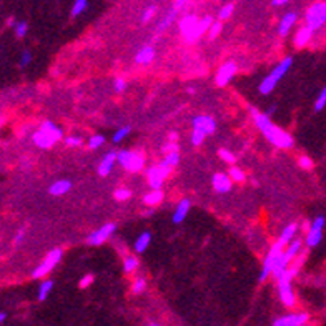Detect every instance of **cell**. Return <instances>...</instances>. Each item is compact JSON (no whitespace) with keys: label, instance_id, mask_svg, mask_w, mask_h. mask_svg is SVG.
I'll use <instances>...</instances> for the list:
<instances>
[{"label":"cell","instance_id":"cell-1","mask_svg":"<svg viewBox=\"0 0 326 326\" xmlns=\"http://www.w3.org/2000/svg\"><path fill=\"white\" fill-rule=\"evenodd\" d=\"M252 117H253L255 125H257V128L265 135V138L268 140L270 143H273L275 146H278V148H285V150L291 148V146L295 145V140H293L291 135L285 132V130L276 127L266 113H260L257 108H252Z\"/></svg>","mask_w":326,"mask_h":326},{"label":"cell","instance_id":"cell-2","mask_svg":"<svg viewBox=\"0 0 326 326\" xmlns=\"http://www.w3.org/2000/svg\"><path fill=\"white\" fill-rule=\"evenodd\" d=\"M211 25H213V19H211L210 15H206L205 19H198L197 15H185V17L178 22L180 32L187 42H195L197 39H200L205 32L210 30Z\"/></svg>","mask_w":326,"mask_h":326},{"label":"cell","instance_id":"cell-3","mask_svg":"<svg viewBox=\"0 0 326 326\" xmlns=\"http://www.w3.org/2000/svg\"><path fill=\"white\" fill-rule=\"evenodd\" d=\"M291 65H293V58L291 57H285L283 60H281L276 67L271 70V72L266 75V77L262 80V84L258 85V92L262 95H268L271 94L275 89H276V85H278V82L285 77V75L290 72V68H291Z\"/></svg>","mask_w":326,"mask_h":326},{"label":"cell","instance_id":"cell-4","mask_svg":"<svg viewBox=\"0 0 326 326\" xmlns=\"http://www.w3.org/2000/svg\"><path fill=\"white\" fill-rule=\"evenodd\" d=\"M296 273H298V266H293V268H288L285 271V275L278 278L280 300L286 308H293V306H295V303H296L295 291H293V286H291V280H293V276H295Z\"/></svg>","mask_w":326,"mask_h":326},{"label":"cell","instance_id":"cell-5","mask_svg":"<svg viewBox=\"0 0 326 326\" xmlns=\"http://www.w3.org/2000/svg\"><path fill=\"white\" fill-rule=\"evenodd\" d=\"M117 161L118 165H122L125 170L137 173L143 168L145 165V156L142 151H135V150H120L117 153Z\"/></svg>","mask_w":326,"mask_h":326},{"label":"cell","instance_id":"cell-6","mask_svg":"<svg viewBox=\"0 0 326 326\" xmlns=\"http://www.w3.org/2000/svg\"><path fill=\"white\" fill-rule=\"evenodd\" d=\"M63 252L60 248H53L52 252H48V255L45 257V260L37 266V268L32 271V278L39 280V278H45V276L50 273V271L55 268V266L60 263Z\"/></svg>","mask_w":326,"mask_h":326},{"label":"cell","instance_id":"cell-7","mask_svg":"<svg viewBox=\"0 0 326 326\" xmlns=\"http://www.w3.org/2000/svg\"><path fill=\"white\" fill-rule=\"evenodd\" d=\"M326 24V2H316L306 12V27L316 32Z\"/></svg>","mask_w":326,"mask_h":326},{"label":"cell","instance_id":"cell-8","mask_svg":"<svg viewBox=\"0 0 326 326\" xmlns=\"http://www.w3.org/2000/svg\"><path fill=\"white\" fill-rule=\"evenodd\" d=\"M324 216L318 215L316 218H313V221L308 226L306 231V238H305V244L308 248H316L323 240V230H324Z\"/></svg>","mask_w":326,"mask_h":326},{"label":"cell","instance_id":"cell-9","mask_svg":"<svg viewBox=\"0 0 326 326\" xmlns=\"http://www.w3.org/2000/svg\"><path fill=\"white\" fill-rule=\"evenodd\" d=\"M283 247H285V244H281L280 241H276V243L273 244V247H271V250L268 252V255H266V258H265V262H263L262 273H260V276H258L260 281H265V280L271 275V271H273V266H275V263H276V260L280 258L281 253H283Z\"/></svg>","mask_w":326,"mask_h":326},{"label":"cell","instance_id":"cell-10","mask_svg":"<svg viewBox=\"0 0 326 326\" xmlns=\"http://www.w3.org/2000/svg\"><path fill=\"white\" fill-rule=\"evenodd\" d=\"M115 230H117L115 223H107V225L100 226L99 230L92 231L89 235V238H87V241H89L92 247H99V244L105 243L108 238L113 235V231H115Z\"/></svg>","mask_w":326,"mask_h":326},{"label":"cell","instance_id":"cell-11","mask_svg":"<svg viewBox=\"0 0 326 326\" xmlns=\"http://www.w3.org/2000/svg\"><path fill=\"white\" fill-rule=\"evenodd\" d=\"M238 72V67H236V63L235 62H226L223 63L221 67L218 68V72H216L215 75V84L218 85V87H226L228 84L231 82V78L235 77Z\"/></svg>","mask_w":326,"mask_h":326},{"label":"cell","instance_id":"cell-12","mask_svg":"<svg viewBox=\"0 0 326 326\" xmlns=\"http://www.w3.org/2000/svg\"><path fill=\"white\" fill-rule=\"evenodd\" d=\"M170 173H172V170L163 168L160 165L148 168V172H146V178H148V185L151 187V190H161L163 182H165V178L170 175Z\"/></svg>","mask_w":326,"mask_h":326},{"label":"cell","instance_id":"cell-13","mask_svg":"<svg viewBox=\"0 0 326 326\" xmlns=\"http://www.w3.org/2000/svg\"><path fill=\"white\" fill-rule=\"evenodd\" d=\"M308 313H290L278 319H275L273 326H305L308 323Z\"/></svg>","mask_w":326,"mask_h":326},{"label":"cell","instance_id":"cell-14","mask_svg":"<svg viewBox=\"0 0 326 326\" xmlns=\"http://www.w3.org/2000/svg\"><path fill=\"white\" fill-rule=\"evenodd\" d=\"M192 127L197 130H202L205 135H211V133H215V130H216V122L210 115H197V117H193Z\"/></svg>","mask_w":326,"mask_h":326},{"label":"cell","instance_id":"cell-15","mask_svg":"<svg viewBox=\"0 0 326 326\" xmlns=\"http://www.w3.org/2000/svg\"><path fill=\"white\" fill-rule=\"evenodd\" d=\"M211 185H213L215 192L228 193V192H231L233 180L230 178V175H228V173H215L213 178H211Z\"/></svg>","mask_w":326,"mask_h":326},{"label":"cell","instance_id":"cell-16","mask_svg":"<svg viewBox=\"0 0 326 326\" xmlns=\"http://www.w3.org/2000/svg\"><path fill=\"white\" fill-rule=\"evenodd\" d=\"M117 161V153L115 151H108V153L103 156L100 160L99 167H97V172H99L100 177H108L113 170V165H115Z\"/></svg>","mask_w":326,"mask_h":326},{"label":"cell","instance_id":"cell-17","mask_svg":"<svg viewBox=\"0 0 326 326\" xmlns=\"http://www.w3.org/2000/svg\"><path fill=\"white\" fill-rule=\"evenodd\" d=\"M32 140H34V143L39 146V148H43V150L52 148V146L57 143V140L53 138L52 135H48L47 132H43V130H37V132L32 135Z\"/></svg>","mask_w":326,"mask_h":326},{"label":"cell","instance_id":"cell-18","mask_svg":"<svg viewBox=\"0 0 326 326\" xmlns=\"http://www.w3.org/2000/svg\"><path fill=\"white\" fill-rule=\"evenodd\" d=\"M190 200H187V198H183V200H180L178 202V205H177V208H175V211H173V216H172V221L175 225H178V223H182V221L187 218V215H188V211H190Z\"/></svg>","mask_w":326,"mask_h":326},{"label":"cell","instance_id":"cell-19","mask_svg":"<svg viewBox=\"0 0 326 326\" xmlns=\"http://www.w3.org/2000/svg\"><path fill=\"white\" fill-rule=\"evenodd\" d=\"M296 19H298V15L295 12H288L283 15V19L280 20V25H278V34L281 37H285L290 34V30L293 29V25L296 24Z\"/></svg>","mask_w":326,"mask_h":326},{"label":"cell","instance_id":"cell-20","mask_svg":"<svg viewBox=\"0 0 326 326\" xmlns=\"http://www.w3.org/2000/svg\"><path fill=\"white\" fill-rule=\"evenodd\" d=\"M153 58H155V48L150 47V45H145L137 52V55H135V62H137L138 65H148V63L153 62Z\"/></svg>","mask_w":326,"mask_h":326},{"label":"cell","instance_id":"cell-21","mask_svg":"<svg viewBox=\"0 0 326 326\" xmlns=\"http://www.w3.org/2000/svg\"><path fill=\"white\" fill-rule=\"evenodd\" d=\"M70 190H72V182L70 180H57L50 185L48 193H50L52 197H62V195L68 193Z\"/></svg>","mask_w":326,"mask_h":326},{"label":"cell","instance_id":"cell-22","mask_svg":"<svg viewBox=\"0 0 326 326\" xmlns=\"http://www.w3.org/2000/svg\"><path fill=\"white\" fill-rule=\"evenodd\" d=\"M311 37H313V30H309L308 27H301L300 30L296 32V35H295V47L296 48H303V47H306L309 40H311Z\"/></svg>","mask_w":326,"mask_h":326},{"label":"cell","instance_id":"cell-23","mask_svg":"<svg viewBox=\"0 0 326 326\" xmlns=\"http://www.w3.org/2000/svg\"><path fill=\"white\" fill-rule=\"evenodd\" d=\"M150 243H151V233L150 231H143V233H140V235L137 236L133 248H135V252H137L138 255L145 253L146 248L150 247Z\"/></svg>","mask_w":326,"mask_h":326},{"label":"cell","instance_id":"cell-24","mask_svg":"<svg viewBox=\"0 0 326 326\" xmlns=\"http://www.w3.org/2000/svg\"><path fill=\"white\" fill-rule=\"evenodd\" d=\"M298 231V225L296 223H290L283 228V231H281V235L278 238V241L281 244H290L293 240H295V235Z\"/></svg>","mask_w":326,"mask_h":326},{"label":"cell","instance_id":"cell-25","mask_svg":"<svg viewBox=\"0 0 326 326\" xmlns=\"http://www.w3.org/2000/svg\"><path fill=\"white\" fill-rule=\"evenodd\" d=\"M301 247H303V241L298 238V240H293L290 244H286V250H283V255L288 262H291L293 258H296L298 255L301 253Z\"/></svg>","mask_w":326,"mask_h":326},{"label":"cell","instance_id":"cell-26","mask_svg":"<svg viewBox=\"0 0 326 326\" xmlns=\"http://www.w3.org/2000/svg\"><path fill=\"white\" fill-rule=\"evenodd\" d=\"M40 130H43V132H47L48 135H52L53 138L57 140H62L63 138V133H62V130L57 127L55 123L53 122H50V120H45V122H42V125H40Z\"/></svg>","mask_w":326,"mask_h":326},{"label":"cell","instance_id":"cell-27","mask_svg":"<svg viewBox=\"0 0 326 326\" xmlns=\"http://www.w3.org/2000/svg\"><path fill=\"white\" fill-rule=\"evenodd\" d=\"M161 200H163V192H161V190H151L150 193L145 195L143 203L146 206H156V205L161 203Z\"/></svg>","mask_w":326,"mask_h":326},{"label":"cell","instance_id":"cell-28","mask_svg":"<svg viewBox=\"0 0 326 326\" xmlns=\"http://www.w3.org/2000/svg\"><path fill=\"white\" fill-rule=\"evenodd\" d=\"M178 163H180V153H178V151H172V153H167L165 155V158L161 160L160 167L170 168V170H173V167H177Z\"/></svg>","mask_w":326,"mask_h":326},{"label":"cell","instance_id":"cell-29","mask_svg":"<svg viewBox=\"0 0 326 326\" xmlns=\"http://www.w3.org/2000/svg\"><path fill=\"white\" fill-rule=\"evenodd\" d=\"M52 290H53V281L52 280H43L42 283L39 285V293H37L39 301H45Z\"/></svg>","mask_w":326,"mask_h":326},{"label":"cell","instance_id":"cell-30","mask_svg":"<svg viewBox=\"0 0 326 326\" xmlns=\"http://www.w3.org/2000/svg\"><path fill=\"white\" fill-rule=\"evenodd\" d=\"M140 266V260L137 257H127L123 260V271L125 273H133Z\"/></svg>","mask_w":326,"mask_h":326},{"label":"cell","instance_id":"cell-31","mask_svg":"<svg viewBox=\"0 0 326 326\" xmlns=\"http://www.w3.org/2000/svg\"><path fill=\"white\" fill-rule=\"evenodd\" d=\"M87 7H89V0H75L70 14H72V17H78L80 14L85 12Z\"/></svg>","mask_w":326,"mask_h":326},{"label":"cell","instance_id":"cell-32","mask_svg":"<svg viewBox=\"0 0 326 326\" xmlns=\"http://www.w3.org/2000/svg\"><path fill=\"white\" fill-rule=\"evenodd\" d=\"M177 14H178L177 10H173V9H172L170 12H168V15H167V17H165V19H163V20L160 22V25L156 27V32H158V34H160V32H163V30H165V29H168V27H170V24H172V22L175 20Z\"/></svg>","mask_w":326,"mask_h":326},{"label":"cell","instance_id":"cell-33","mask_svg":"<svg viewBox=\"0 0 326 326\" xmlns=\"http://www.w3.org/2000/svg\"><path fill=\"white\" fill-rule=\"evenodd\" d=\"M130 132H132V128H130V127H122V128H118L117 132L113 133L112 142H113V143H120V142H123V140L130 135Z\"/></svg>","mask_w":326,"mask_h":326},{"label":"cell","instance_id":"cell-34","mask_svg":"<svg viewBox=\"0 0 326 326\" xmlns=\"http://www.w3.org/2000/svg\"><path fill=\"white\" fill-rule=\"evenodd\" d=\"M326 107V87H323L321 92L318 94L316 100H314V112H321Z\"/></svg>","mask_w":326,"mask_h":326},{"label":"cell","instance_id":"cell-35","mask_svg":"<svg viewBox=\"0 0 326 326\" xmlns=\"http://www.w3.org/2000/svg\"><path fill=\"white\" fill-rule=\"evenodd\" d=\"M228 175H230V178L233 182H236V183H241L247 180V177H244V173L240 170L238 167H231L230 168V172H228Z\"/></svg>","mask_w":326,"mask_h":326},{"label":"cell","instance_id":"cell-36","mask_svg":"<svg viewBox=\"0 0 326 326\" xmlns=\"http://www.w3.org/2000/svg\"><path fill=\"white\" fill-rule=\"evenodd\" d=\"M233 10H235V5H233V4H226V5H223V7L220 9V12H218V19H220V20H226V19H230V17H231V14H233Z\"/></svg>","mask_w":326,"mask_h":326},{"label":"cell","instance_id":"cell-37","mask_svg":"<svg viewBox=\"0 0 326 326\" xmlns=\"http://www.w3.org/2000/svg\"><path fill=\"white\" fill-rule=\"evenodd\" d=\"M103 143H105V137H103V135H94V137L89 138V148L92 150L100 148Z\"/></svg>","mask_w":326,"mask_h":326},{"label":"cell","instance_id":"cell-38","mask_svg":"<svg viewBox=\"0 0 326 326\" xmlns=\"http://www.w3.org/2000/svg\"><path fill=\"white\" fill-rule=\"evenodd\" d=\"M205 137L206 135L202 132V130H197V128H193V132H192V145H195V146H198V145H202L203 142H205Z\"/></svg>","mask_w":326,"mask_h":326},{"label":"cell","instance_id":"cell-39","mask_svg":"<svg viewBox=\"0 0 326 326\" xmlns=\"http://www.w3.org/2000/svg\"><path fill=\"white\" fill-rule=\"evenodd\" d=\"M145 288H146L145 278H137L132 285V291H133V295H142V293L145 291Z\"/></svg>","mask_w":326,"mask_h":326},{"label":"cell","instance_id":"cell-40","mask_svg":"<svg viewBox=\"0 0 326 326\" xmlns=\"http://www.w3.org/2000/svg\"><path fill=\"white\" fill-rule=\"evenodd\" d=\"M14 30H15V35H17L19 39H24V37L27 35V32H29V25H27V22H17L14 27Z\"/></svg>","mask_w":326,"mask_h":326},{"label":"cell","instance_id":"cell-41","mask_svg":"<svg viewBox=\"0 0 326 326\" xmlns=\"http://www.w3.org/2000/svg\"><path fill=\"white\" fill-rule=\"evenodd\" d=\"M113 197H115V200H118V202H125V200H128L132 197V192H130L128 188H117Z\"/></svg>","mask_w":326,"mask_h":326},{"label":"cell","instance_id":"cell-42","mask_svg":"<svg viewBox=\"0 0 326 326\" xmlns=\"http://www.w3.org/2000/svg\"><path fill=\"white\" fill-rule=\"evenodd\" d=\"M218 155H220V158L223 160L225 163H230V165H233L235 163V155L231 153L230 150H226V148H221V150H218Z\"/></svg>","mask_w":326,"mask_h":326},{"label":"cell","instance_id":"cell-43","mask_svg":"<svg viewBox=\"0 0 326 326\" xmlns=\"http://www.w3.org/2000/svg\"><path fill=\"white\" fill-rule=\"evenodd\" d=\"M221 29H223V25H221V22H213V25L210 27V30H208V37L211 40L216 39V37L220 35V32Z\"/></svg>","mask_w":326,"mask_h":326},{"label":"cell","instance_id":"cell-44","mask_svg":"<svg viewBox=\"0 0 326 326\" xmlns=\"http://www.w3.org/2000/svg\"><path fill=\"white\" fill-rule=\"evenodd\" d=\"M94 280H95V276L92 275V273H87L85 276H82L80 281H78V286L82 288V290H85V288H89L92 283H94Z\"/></svg>","mask_w":326,"mask_h":326},{"label":"cell","instance_id":"cell-45","mask_svg":"<svg viewBox=\"0 0 326 326\" xmlns=\"http://www.w3.org/2000/svg\"><path fill=\"white\" fill-rule=\"evenodd\" d=\"M298 165H300L303 170H311L313 168V160L309 158V156H300V158H298Z\"/></svg>","mask_w":326,"mask_h":326},{"label":"cell","instance_id":"cell-46","mask_svg":"<svg viewBox=\"0 0 326 326\" xmlns=\"http://www.w3.org/2000/svg\"><path fill=\"white\" fill-rule=\"evenodd\" d=\"M155 12H156V7H155V5H150V7H146L145 12H143V15H142V22H143V24H146V22H150L151 17L155 15Z\"/></svg>","mask_w":326,"mask_h":326},{"label":"cell","instance_id":"cell-47","mask_svg":"<svg viewBox=\"0 0 326 326\" xmlns=\"http://www.w3.org/2000/svg\"><path fill=\"white\" fill-rule=\"evenodd\" d=\"M65 143H67L68 146H80L82 143H84V138L77 137V135H70V137L65 138Z\"/></svg>","mask_w":326,"mask_h":326},{"label":"cell","instance_id":"cell-48","mask_svg":"<svg viewBox=\"0 0 326 326\" xmlns=\"http://www.w3.org/2000/svg\"><path fill=\"white\" fill-rule=\"evenodd\" d=\"M30 62H32V53H30L29 50H25V52L20 55V67L25 68L27 65H30Z\"/></svg>","mask_w":326,"mask_h":326},{"label":"cell","instance_id":"cell-49","mask_svg":"<svg viewBox=\"0 0 326 326\" xmlns=\"http://www.w3.org/2000/svg\"><path fill=\"white\" fill-rule=\"evenodd\" d=\"M113 89H115V92H118V94H122V92L127 89V82H125L123 78H117L115 82H113Z\"/></svg>","mask_w":326,"mask_h":326},{"label":"cell","instance_id":"cell-50","mask_svg":"<svg viewBox=\"0 0 326 326\" xmlns=\"http://www.w3.org/2000/svg\"><path fill=\"white\" fill-rule=\"evenodd\" d=\"M188 0H175V5H173V10H177V12H180V10L185 7V4H187Z\"/></svg>","mask_w":326,"mask_h":326},{"label":"cell","instance_id":"cell-51","mask_svg":"<svg viewBox=\"0 0 326 326\" xmlns=\"http://www.w3.org/2000/svg\"><path fill=\"white\" fill-rule=\"evenodd\" d=\"M163 151H168V153H172V151H178V145L177 143H168L163 146Z\"/></svg>","mask_w":326,"mask_h":326},{"label":"cell","instance_id":"cell-52","mask_svg":"<svg viewBox=\"0 0 326 326\" xmlns=\"http://www.w3.org/2000/svg\"><path fill=\"white\" fill-rule=\"evenodd\" d=\"M24 238H25V231H24V230H20V231L17 233V235H15V240H14V241H15V244L22 243V240H24Z\"/></svg>","mask_w":326,"mask_h":326},{"label":"cell","instance_id":"cell-53","mask_svg":"<svg viewBox=\"0 0 326 326\" xmlns=\"http://www.w3.org/2000/svg\"><path fill=\"white\" fill-rule=\"evenodd\" d=\"M288 2H290V0H271V4H273L275 7H280V5H285Z\"/></svg>","mask_w":326,"mask_h":326},{"label":"cell","instance_id":"cell-54","mask_svg":"<svg viewBox=\"0 0 326 326\" xmlns=\"http://www.w3.org/2000/svg\"><path fill=\"white\" fill-rule=\"evenodd\" d=\"M275 110H276V107H275V105H273V107H270L268 110H266V115L271 117V115H273V113H275Z\"/></svg>","mask_w":326,"mask_h":326},{"label":"cell","instance_id":"cell-55","mask_svg":"<svg viewBox=\"0 0 326 326\" xmlns=\"http://www.w3.org/2000/svg\"><path fill=\"white\" fill-rule=\"evenodd\" d=\"M5 318H7V316H5V313L0 311V324H2V323L5 321Z\"/></svg>","mask_w":326,"mask_h":326},{"label":"cell","instance_id":"cell-56","mask_svg":"<svg viewBox=\"0 0 326 326\" xmlns=\"http://www.w3.org/2000/svg\"><path fill=\"white\" fill-rule=\"evenodd\" d=\"M188 94H197V89H193V87H188Z\"/></svg>","mask_w":326,"mask_h":326},{"label":"cell","instance_id":"cell-57","mask_svg":"<svg viewBox=\"0 0 326 326\" xmlns=\"http://www.w3.org/2000/svg\"><path fill=\"white\" fill-rule=\"evenodd\" d=\"M170 140H172V142H175V140H177V133H170Z\"/></svg>","mask_w":326,"mask_h":326},{"label":"cell","instance_id":"cell-58","mask_svg":"<svg viewBox=\"0 0 326 326\" xmlns=\"http://www.w3.org/2000/svg\"><path fill=\"white\" fill-rule=\"evenodd\" d=\"M148 326H160V324H158V323H155V321H150Z\"/></svg>","mask_w":326,"mask_h":326}]
</instances>
